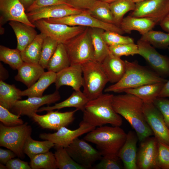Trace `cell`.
Masks as SVG:
<instances>
[{"label": "cell", "instance_id": "d6a6232c", "mask_svg": "<svg viewBox=\"0 0 169 169\" xmlns=\"http://www.w3.org/2000/svg\"><path fill=\"white\" fill-rule=\"evenodd\" d=\"M54 146H55L54 144L50 141H36L33 139L30 136L26 141L23 151L31 159L37 155L49 151Z\"/></svg>", "mask_w": 169, "mask_h": 169}, {"label": "cell", "instance_id": "3957f363", "mask_svg": "<svg viewBox=\"0 0 169 169\" xmlns=\"http://www.w3.org/2000/svg\"><path fill=\"white\" fill-rule=\"evenodd\" d=\"M113 96L112 94L103 93L97 98L89 100L83 112V120L95 127L106 124L120 126L123 121L120 115L113 108Z\"/></svg>", "mask_w": 169, "mask_h": 169}, {"label": "cell", "instance_id": "6da1fadb", "mask_svg": "<svg viewBox=\"0 0 169 169\" xmlns=\"http://www.w3.org/2000/svg\"><path fill=\"white\" fill-rule=\"evenodd\" d=\"M143 101L131 94L114 95L112 105L115 111L123 117L134 130L140 142L153 135L144 113Z\"/></svg>", "mask_w": 169, "mask_h": 169}, {"label": "cell", "instance_id": "f907efd6", "mask_svg": "<svg viewBox=\"0 0 169 169\" xmlns=\"http://www.w3.org/2000/svg\"><path fill=\"white\" fill-rule=\"evenodd\" d=\"M17 155L12 151L0 148V162L4 165L11 159L14 158Z\"/></svg>", "mask_w": 169, "mask_h": 169}, {"label": "cell", "instance_id": "7dc6e473", "mask_svg": "<svg viewBox=\"0 0 169 169\" xmlns=\"http://www.w3.org/2000/svg\"><path fill=\"white\" fill-rule=\"evenodd\" d=\"M63 4L69 5L66 0H36L26 11L27 13L42 7Z\"/></svg>", "mask_w": 169, "mask_h": 169}, {"label": "cell", "instance_id": "f1b7e54d", "mask_svg": "<svg viewBox=\"0 0 169 169\" xmlns=\"http://www.w3.org/2000/svg\"><path fill=\"white\" fill-rule=\"evenodd\" d=\"M56 75V73L53 72H45L32 85L21 91L22 96H27L28 97L43 96L44 91L51 84L55 83Z\"/></svg>", "mask_w": 169, "mask_h": 169}, {"label": "cell", "instance_id": "836d02e7", "mask_svg": "<svg viewBox=\"0 0 169 169\" xmlns=\"http://www.w3.org/2000/svg\"><path fill=\"white\" fill-rule=\"evenodd\" d=\"M115 25L120 27L125 15L135 9L136 3L131 0H117L110 4Z\"/></svg>", "mask_w": 169, "mask_h": 169}, {"label": "cell", "instance_id": "6125c7cd", "mask_svg": "<svg viewBox=\"0 0 169 169\" xmlns=\"http://www.w3.org/2000/svg\"><path fill=\"white\" fill-rule=\"evenodd\" d=\"M168 51H169V47L168 48Z\"/></svg>", "mask_w": 169, "mask_h": 169}, {"label": "cell", "instance_id": "f5cc1de1", "mask_svg": "<svg viewBox=\"0 0 169 169\" xmlns=\"http://www.w3.org/2000/svg\"><path fill=\"white\" fill-rule=\"evenodd\" d=\"M159 24L163 30L169 33V16H166L164 18Z\"/></svg>", "mask_w": 169, "mask_h": 169}, {"label": "cell", "instance_id": "4dcf8cb0", "mask_svg": "<svg viewBox=\"0 0 169 169\" xmlns=\"http://www.w3.org/2000/svg\"><path fill=\"white\" fill-rule=\"evenodd\" d=\"M70 65L68 55L64 45L58 44L46 68L48 71L56 73Z\"/></svg>", "mask_w": 169, "mask_h": 169}, {"label": "cell", "instance_id": "7bdbcfd3", "mask_svg": "<svg viewBox=\"0 0 169 169\" xmlns=\"http://www.w3.org/2000/svg\"><path fill=\"white\" fill-rule=\"evenodd\" d=\"M20 117V115L11 112L0 105V121L4 125L12 127L22 125L23 121Z\"/></svg>", "mask_w": 169, "mask_h": 169}, {"label": "cell", "instance_id": "681fc988", "mask_svg": "<svg viewBox=\"0 0 169 169\" xmlns=\"http://www.w3.org/2000/svg\"><path fill=\"white\" fill-rule=\"evenodd\" d=\"M6 166L8 169H31L27 162L21 160L19 158H13L9 161Z\"/></svg>", "mask_w": 169, "mask_h": 169}, {"label": "cell", "instance_id": "603a6c76", "mask_svg": "<svg viewBox=\"0 0 169 169\" xmlns=\"http://www.w3.org/2000/svg\"><path fill=\"white\" fill-rule=\"evenodd\" d=\"M157 23L153 18L129 15L123 18L120 27L125 33H131L132 31L136 30L143 35L152 30Z\"/></svg>", "mask_w": 169, "mask_h": 169}, {"label": "cell", "instance_id": "4fadbf2b", "mask_svg": "<svg viewBox=\"0 0 169 169\" xmlns=\"http://www.w3.org/2000/svg\"><path fill=\"white\" fill-rule=\"evenodd\" d=\"M60 99L58 90L53 93L41 97H28L24 100L17 101L11 109L13 112L19 115H26L32 118L33 114L42 106L54 103Z\"/></svg>", "mask_w": 169, "mask_h": 169}, {"label": "cell", "instance_id": "8d00e7d4", "mask_svg": "<svg viewBox=\"0 0 169 169\" xmlns=\"http://www.w3.org/2000/svg\"><path fill=\"white\" fill-rule=\"evenodd\" d=\"M154 47L165 49L169 47V33L152 29L141 35L140 38Z\"/></svg>", "mask_w": 169, "mask_h": 169}, {"label": "cell", "instance_id": "bcb514c9", "mask_svg": "<svg viewBox=\"0 0 169 169\" xmlns=\"http://www.w3.org/2000/svg\"><path fill=\"white\" fill-rule=\"evenodd\" d=\"M153 103L162 114L166 125L169 128V100L165 97H157Z\"/></svg>", "mask_w": 169, "mask_h": 169}, {"label": "cell", "instance_id": "e575fe53", "mask_svg": "<svg viewBox=\"0 0 169 169\" xmlns=\"http://www.w3.org/2000/svg\"><path fill=\"white\" fill-rule=\"evenodd\" d=\"M88 10L92 16L99 20L105 23L115 25L110 3L98 0Z\"/></svg>", "mask_w": 169, "mask_h": 169}, {"label": "cell", "instance_id": "91938a15", "mask_svg": "<svg viewBox=\"0 0 169 169\" xmlns=\"http://www.w3.org/2000/svg\"><path fill=\"white\" fill-rule=\"evenodd\" d=\"M0 168L1 169H7L6 166H4V164L0 163Z\"/></svg>", "mask_w": 169, "mask_h": 169}, {"label": "cell", "instance_id": "2e32d148", "mask_svg": "<svg viewBox=\"0 0 169 169\" xmlns=\"http://www.w3.org/2000/svg\"><path fill=\"white\" fill-rule=\"evenodd\" d=\"M77 110L75 109L63 112L51 110L42 115L35 113L33 114L32 118L42 128L57 131L71 124L74 120V114Z\"/></svg>", "mask_w": 169, "mask_h": 169}, {"label": "cell", "instance_id": "ba28073f", "mask_svg": "<svg viewBox=\"0 0 169 169\" xmlns=\"http://www.w3.org/2000/svg\"><path fill=\"white\" fill-rule=\"evenodd\" d=\"M33 24L40 33L54 40L58 44H63L83 32L87 27L51 23L46 22L44 19L37 20Z\"/></svg>", "mask_w": 169, "mask_h": 169}, {"label": "cell", "instance_id": "5bb4252c", "mask_svg": "<svg viewBox=\"0 0 169 169\" xmlns=\"http://www.w3.org/2000/svg\"><path fill=\"white\" fill-rule=\"evenodd\" d=\"M146 120L158 141L169 145V129L162 114L153 103H144Z\"/></svg>", "mask_w": 169, "mask_h": 169}, {"label": "cell", "instance_id": "52a82bcc", "mask_svg": "<svg viewBox=\"0 0 169 169\" xmlns=\"http://www.w3.org/2000/svg\"><path fill=\"white\" fill-rule=\"evenodd\" d=\"M64 44L70 65L82 64L89 60H95L89 27Z\"/></svg>", "mask_w": 169, "mask_h": 169}, {"label": "cell", "instance_id": "ac0fdd59", "mask_svg": "<svg viewBox=\"0 0 169 169\" xmlns=\"http://www.w3.org/2000/svg\"><path fill=\"white\" fill-rule=\"evenodd\" d=\"M0 24L17 21L35 28L28 20L25 10L19 0H0Z\"/></svg>", "mask_w": 169, "mask_h": 169}, {"label": "cell", "instance_id": "d4e9b609", "mask_svg": "<svg viewBox=\"0 0 169 169\" xmlns=\"http://www.w3.org/2000/svg\"><path fill=\"white\" fill-rule=\"evenodd\" d=\"M9 24L13 30L17 38V49L20 52L23 51L37 35L35 28L23 23L11 21L9 22Z\"/></svg>", "mask_w": 169, "mask_h": 169}, {"label": "cell", "instance_id": "ab89813d", "mask_svg": "<svg viewBox=\"0 0 169 169\" xmlns=\"http://www.w3.org/2000/svg\"><path fill=\"white\" fill-rule=\"evenodd\" d=\"M58 43L49 37L44 38L38 63L44 69H46L48 63L54 53Z\"/></svg>", "mask_w": 169, "mask_h": 169}, {"label": "cell", "instance_id": "8992f818", "mask_svg": "<svg viewBox=\"0 0 169 169\" xmlns=\"http://www.w3.org/2000/svg\"><path fill=\"white\" fill-rule=\"evenodd\" d=\"M32 128L27 122L12 127L0 124V146L13 151L18 157H25L23 148L27 138L31 136Z\"/></svg>", "mask_w": 169, "mask_h": 169}, {"label": "cell", "instance_id": "83f0119b", "mask_svg": "<svg viewBox=\"0 0 169 169\" xmlns=\"http://www.w3.org/2000/svg\"><path fill=\"white\" fill-rule=\"evenodd\" d=\"M165 83H157L145 84L125 90L124 92L133 94L137 96L144 103H153L158 97Z\"/></svg>", "mask_w": 169, "mask_h": 169}, {"label": "cell", "instance_id": "44dd1931", "mask_svg": "<svg viewBox=\"0 0 169 169\" xmlns=\"http://www.w3.org/2000/svg\"><path fill=\"white\" fill-rule=\"evenodd\" d=\"M139 140L136 132L129 131L125 141L120 150L118 156L122 161L125 169H137L136 165L137 143Z\"/></svg>", "mask_w": 169, "mask_h": 169}, {"label": "cell", "instance_id": "4316f807", "mask_svg": "<svg viewBox=\"0 0 169 169\" xmlns=\"http://www.w3.org/2000/svg\"><path fill=\"white\" fill-rule=\"evenodd\" d=\"M89 33L93 47L95 61L101 63L110 53L109 46L105 41L102 28L89 27Z\"/></svg>", "mask_w": 169, "mask_h": 169}, {"label": "cell", "instance_id": "9f6ffc18", "mask_svg": "<svg viewBox=\"0 0 169 169\" xmlns=\"http://www.w3.org/2000/svg\"><path fill=\"white\" fill-rule=\"evenodd\" d=\"M169 12V0H168L162 13L161 20L166 17Z\"/></svg>", "mask_w": 169, "mask_h": 169}, {"label": "cell", "instance_id": "8fae6325", "mask_svg": "<svg viewBox=\"0 0 169 169\" xmlns=\"http://www.w3.org/2000/svg\"><path fill=\"white\" fill-rule=\"evenodd\" d=\"M139 55L141 56L153 70L161 77H169V57L160 54L154 47L140 39L137 42Z\"/></svg>", "mask_w": 169, "mask_h": 169}, {"label": "cell", "instance_id": "db71d44e", "mask_svg": "<svg viewBox=\"0 0 169 169\" xmlns=\"http://www.w3.org/2000/svg\"><path fill=\"white\" fill-rule=\"evenodd\" d=\"M0 80L3 81L7 79L8 74H7L8 72L5 68L3 67V65L0 63Z\"/></svg>", "mask_w": 169, "mask_h": 169}, {"label": "cell", "instance_id": "680465c9", "mask_svg": "<svg viewBox=\"0 0 169 169\" xmlns=\"http://www.w3.org/2000/svg\"><path fill=\"white\" fill-rule=\"evenodd\" d=\"M146 0H131V1L135 3H139Z\"/></svg>", "mask_w": 169, "mask_h": 169}, {"label": "cell", "instance_id": "d590c367", "mask_svg": "<svg viewBox=\"0 0 169 169\" xmlns=\"http://www.w3.org/2000/svg\"><path fill=\"white\" fill-rule=\"evenodd\" d=\"M0 60L14 70H18L24 62L21 52L18 49H11L2 45L0 46Z\"/></svg>", "mask_w": 169, "mask_h": 169}, {"label": "cell", "instance_id": "f6af8a7d", "mask_svg": "<svg viewBox=\"0 0 169 169\" xmlns=\"http://www.w3.org/2000/svg\"><path fill=\"white\" fill-rule=\"evenodd\" d=\"M157 163L160 169H169V145L158 141Z\"/></svg>", "mask_w": 169, "mask_h": 169}, {"label": "cell", "instance_id": "cb8c5ba5", "mask_svg": "<svg viewBox=\"0 0 169 169\" xmlns=\"http://www.w3.org/2000/svg\"><path fill=\"white\" fill-rule=\"evenodd\" d=\"M39 63L24 62L18 69L15 79L24 84L28 88L35 83L45 72Z\"/></svg>", "mask_w": 169, "mask_h": 169}, {"label": "cell", "instance_id": "7c38bea8", "mask_svg": "<svg viewBox=\"0 0 169 169\" xmlns=\"http://www.w3.org/2000/svg\"><path fill=\"white\" fill-rule=\"evenodd\" d=\"M96 127L82 120L79 127L74 130H71L63 127L53 133H41L40 138L50 141L55 145V146L66 148L76 138L94 130Z\"/></svg>", "mask_w": 169, "mask_h": 169}, {"label": "cell", "instance_id": "ee69618b", "mask_svg": "<svg viewBox=\"0 0 169 169\" xmlns=\"http://www.w3.org/2000/svg\"><path fill=\"white\" fill-rule=\"evenodd\" d=\"M93 169H124L123 163L118 156H102L99 163Z\"/></svg>", "mask_w": 169, "mask_h": 169}, {"label": "cell", "instance_id": "94428289", "mask_svg": "<svg viewBox=\"0 0 169 169\" xmlns=\"http://www.w3.org/2000/svg\"><path fill=\"white\" fill-rule=\"evenodd\" d=\"M166 16H169V12H168V13L167 14V15Z\"/></svg>", "mask_w": 169, "mask_h": 169}, {"label": "cell", "instance_id": "f35d334b", "mask_svg": "<svg viewBox=\"0 0 169 169\" xmlns=\"http://www.w3.org/2000/svg\"><path fill=\"white\" fill-rule=\"evenodd\" d=\"M29 165L32 169H57L54 154L49 151L34 156L30 159Z\"/></svg>", "mask_w": 169, "mask_h": 169}, {"label": "cell", "instance_id": "c3c4849f", "mask_svg": "<svg viewBox=\"0 0 169 169\" xmlns=\"http://www.w3.org/2000/svg\"><path fill=\"white\" fill-rule=\"evenodd\" d=\"M98 0H66L68 4L76 9H90Z\"/></svg>", "mask_w": 169, "mask_h": 169}, {"label": "cell", "instance_id": "30bf717a", "mask_svg": "<svg viewBox=\"0 0 169 169\" xmlns=\"http://www.w3.org/2000/svg\"><path fill=\"white\" fill-rule=\"evenodd\" d=\"M65 148L72 158L85 169L91 168L94 164L100 160L102 157L98 150L79 137Z\"/></svg>", "mask_w": 169, "mask_h": 169}, {"label": "cell", "instance_id": "e0dca14e", "mask_svg": "<svg viewBox=\"0 0 169 169\" xmlns=\"http://www.w3.org/2000/svg\"><path fill=\"white\" fill-rule=\"evenodd\" d=\"M84 10L63 4L41 8L27 12L26 14L29 21L33 24L39 20L62 18L79 13Z\"/></svg>", "mask_w": 169, "mask_h": 169}, {"label": "cell", "instance_id": "484cf974", "mask_svg": "<svg viewBox=\"0 0 169 169\" xmlns=\"http://www.w3.org/2000/svg\"><path fill=\"white\" fill-rule=\"evenodd\" d=\"M89 101L83 92L80 90L74 91L71 95L65 100L59 103H56L52 106L43 107L39 108L37 112L43 111H49L54 110L60 109L66 107H74L78 110L82 112L84 110L85 106Z\"/></svg>", "mask_w": 169, "mask_h": 169}, {"label": "cell", "instance_id": "816d5d0a", "mask_svg": "<svg viewBox=\"0 0 169 169\" xmlns=\"http://www.w3.org/2000/svg\"><path fill=\"white\" fill-rule=\"evenodd\" d=\"M158 97H169V79L164 84Z\"/></svg>", "mask_w": 169, "mask_h": 169}, {"label": "cell", "instance_id": "7a4b0ae2", "mask_svg": "<svg viewBox=\"0 0 169 169\" xmlns=\"http://www.w3.org/2000/svg\"><path fill=\"white\" fill-rule=\"evenodd\" d=\"M125 70L120 79L110 85L104 90L105 92H124L126 90L136 88L145 84L157 83H165L167 80L152 69L141 65L137 61L125 60Z\"/></svg>", "mask_w": 169, "mask_h": 169}, {"label": "cell", "instance_id": "7402d4cb", "mask_svg": "<svg viewBox=\"0 0 169 169\" xmlns=\"http://www.w3.org/2000/svg\"><path fill=\"white\" fill-rule=\"evenodd\" d=\"M100 64L109 82L113 84L120 79L125 72V60L114 55L111 52L100 63Z\"/></svg>", "mask_w": 169, "mask_h": 169}, {"label": "cell", "instance_id": "6f0895ef", "mask_svg": "<svg viewBox=\"0 0 169 169\" xmlns=\"http://www.w3.org/2000/svg\"><path fill=\"white\" fill-rule=\"evenodd\" d=\"M100 1L106 2L109 3H110L117 0H98Z\"/></svg>", "mask_w": 169, "mask_h": 169}, {"label": "cell", "instance_id": "74e56055", "mask_svg": "<svg viewBox=\"0 0 169 169\" xmlns=\"http://www.w3.org/2000/svg\"><path fill=\"white\" fill-rule=\"evenodd\" d=\"M54 153L57 168L59 169H85L78 164L70 156L65 148L55 146Z\"/></svg>", "mask_w": 169, "mask_h": 169}, {"label": "cell", "instance_id": "1f68e13d", "mask_svg": "<svg viewBox=\"0 0 169 169\" xmlns=\"http://www.w3.org/2000/svg\"><path fill=\"white\" fill-rule=\"evenodd\" d=\"M45 37L44 34L41 33L37 34L34 39L21 52L24 62L38 63L44 40Z\"/></svg>", "mask_w": 169, "mask_h": 169}, {"label": "cell", "instance_id": "60d3db41", "mask_svg": "<svg viewBox=\"0 0 169 169\" xmlns=\"http://www.w3.org/2000/svg\"><path fill=\"white\" fill-rule=\"evenodd\" d=\"M109 48L112 54L119 57L139 54L138 46L134 43L110 46Z\"/></svg>", "mask_w": 169, "mask_h": 169}, {"label": "cell", "instance_id": "9c48e42d", "mask_svg": "<svg viewBox=\"0 0 169 169\" xmlns=\"http://www.w3.org/2000/svg\"><path fill=\"white\" fill-rule=\"evenodd\" d=\"M46 22L60 23L70 26H81L102 28L105 31H113L123 34L125 33L120 28L115 25L103 23L92 16L88 10L80 13L58 18L44 19Z\"/></svg>", "mask_w": 169, "mask_h": 169}, {"label": "cell", "instance_id": "ffe728a7", "mask_svg": "<svg viewBox=\"0 0 169 169\" xmlns=\"http://www.w3.org/2000/svg\"><path fill=\"white\" fill-rule=\"evenodd\" d=\"M168 0H146L136 3L135 9L129 15L136 17H146L160 23L162 13Z\"/></svg>", "mask_w": 169, "mask_h": 169}, {"label": "cell", "instance_id": "11a10c76", "mask_svg": "<svg viewBox=\"0 0 169 169\" xmlns=\"http://www.w3.org/2000/svg\"><path fill=\"white\" fill-rule=\"evenodd\" d=\"M36 0H19L24 8L25 11L30 7Z\"/></svg>", "mask_w": 169, "mask_h": 169}, {"label": "cell", "instance_id": "b9f144b4", "mask_svg": "<svg viewBox=\"0 0 169 169\" xmlns=\"http://www.w3.org/2000/svg\"><path fill=\"white\" fill-rule=\"evenodd\" d=\"M121 35L113 31H104L102 37L109 46L134 43L132 38Z\"/></svg>", "mask_w": 169, "mask_h": 169}, {"label": "cell", "instance_id": "f546056e", "mask_svg": "<svg viewBox=\"0 0 169 169\" xmlns=\"http://www.w3.org/2000/svg\"><path fill=\"white\" fill-rule=\"evenodd\" d=\"M21 90L14 84H8L0 80V105L11 110L17 101L22 96Z\"/></svg>", "mask_w": 169, "mask_h": 169}, {"label": "cell", "instance_id": "5b68a950", "mask_svg": "<svg viewBox=\"0 0 169 169\" xmlns=\"http://www.w3.org/2000/svg\"><path fill=\"white\" fill-rule=\"evenodd\" d=\"M81 65L84 79L83 92L89 100L95 99L103 94L108 79L100 63L89 60Z\"/></svg>", "mask_w": 169, "mask_h": 169}, {"label": "cell", "instance_id": "d6986e66", "mask_svg": "<svg viewBox=\"0 0 169 169\" xmlns=\"http://www.w3.org/2000/svg\"><path fill=\"white\" fill-rule=\"evenodd\" d=\"M55 82L56 90L61 86H69L74 91L80 90L84 84V79L81 64L70 65L56 73Z\"/></svg>", "mask_w": 169, "mask_h": 169}, {"label": "cell", "instance_id": "277c9868", "mask_svg": "<svg viewBox=\"0 0 169 169\" xmlns=\"http://www.w3.org/2000/svg\"><path fill=\"white\" fill-rule=\"evenodd\" d=\"M127 134L120 126H101L88 133L84 140L96 145L102 156H118Z\"/></svg>", "mask_w": 169, "mask_h": 169}, {"label": "cell", "instance_id": "9a60e30c", "mask_svg": "<svg viewBox=\"0 0 169 169\" xmlns=\"http://www.w3.org/2000/svg\"><path fill=\"white\" fill-rule=\"evenodd\" d=\"M137 151V169H160L158 165V141L155 137H148L140 142Z\"/></svg>", "mask_w": 169, "mask_h": 169}]
</instances>
